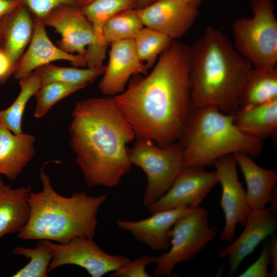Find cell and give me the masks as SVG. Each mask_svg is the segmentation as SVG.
Listing matches in <instances>:
<instances>
[{"label":"cell","mask_w":277,"mask_h":277,"mask_svg":"<svg viewBox=\"0 0 277 277\" xmlns=\"http://www.w3.org/2000/svg\"><path fill=\"white\" fill-rule=\"evenodd\" d=\"M45 26L52 27L61 35L57 47L64 51L76 53L85 57L92 43L93 31L91 23L81 8L73 5H60L41 18Z\"/></svg>","instance_id":"obj_13"},{"label":"cell","mask_w":277,"mask_h":277,"mask_svg":"<svg viewBox=\"0 0 277 277\" xmlns=\"http://www.w3.org/2000/svg\"><path fill=\"white\" fill-rule=\"evenodd\" d=\"M270 243V264L271 265V271L269 272V276H277V238L273 235Z\"/></svg>","instance_id":"obj_36"},{"label":"cell","mask_w":277,"mask_h":277,"mask_svg":"<svg viewBox=\"0 0 277 277\" xmlns=\"http://www.w3.org/2000/svg\"><path fill=\"white\" fill-rule=\"evenodd\" d=\"M23 2L22 0H0V28L7 16Z\"/></svg>","instance_id":"obj_34"},{"label":"cell","mask_w":277,"mask_h":277,"mask_svg":"<svg viewBox=\"0 0 277 277\" xmlns=\"http://www.w3.org/2000/svg\"><path fill=\"white\" fill-rule=\"evenodd\" d=\"M33 20L30 10L23 2L7 16L0 28V50L8 56L12 74L31 39Z\"/></svg>","instance_id":"obj_21"},{"label":"cell","mask_w":277,"mask_h":277,"mask_svg":"<svg viewBox=\"0 0 277 277\" xmlns=\"http://www.w3.org/2000/svg\"><path fill=\"white\" fill-rule=\"evenodd\" d=\"M237 127L246 134L263 140L277 134V100L244 108L231 114Z\"/></svg>","instance_id":"obj_23"},{"label":"cell","mask_w":277,"mask_h":277,"mask_svg":"<svg viewBox=\"0 0 277 277\" xmlns=\"http://www.w3.org/2000/svg\"><path fill=\"white\" fill-rule=\"evenodd\" d=\"M144 27L137 9L129 8L114 14L106 23L104 36L109 45L126 39H133Z\"/></svg>","instance_id":"obj_27"},{"label":"cell","mask_w":277,"mask_h":277,"mask_svg":"<svg viewBox=\"0 0 277 277\" xmlns=\"http://www.w3.org/2000/svg\"><path fill=\"white\" fill-rule=\"evenodd\" d=\"M35 17L42 18L56 7L64 4L78 6V0H22ZM79 7V6H78Z\"/></svg>","instance_id":"obj_32"},{"label":"cell","mask_w":277,"mask_h":277,"mask_svg":"<svg viewBox=\"0 0 277 277\" xmlns=\"http://www.w3.org/2000/svg\"><path fill=\"white\" fill-rule=\"evenodd\" d=\"M155 0H136L135 9H139L151 4Z\"/></svg>","instance_id":"obj_37"},{"label":"cell","mask_w":277,"mask_h":277,"mask_svg":"<svg viewBox=\"0 0 277 277\" xmlns=\"http://www.w3.org/2000/svg\"><path fill=\"white\" fill-rule=\"evenodd\" d=\"M277 100V66L253 68L242 90L239 108Z\"/></svg>","instance_id":"obj_24"},{"label":"cell","mask_w":277,"mask_h":277,"mask_svg":"<svg viewBox=\"0 0 277 277\" xmlns=\"http://www.w3.org/2000/svg\"><path fill=\"white\" fill-rule=\"evenodd\" d=\"M252 16L242 17L232 25V44L254 68L276 65L277 19L272 0H250Z\"/></svg>","instance_id":"obj_6"},{"label":"cell","mask_w":277,"mask_h":277,"mask_svg":"<svg viewBox=\"0 0 277 277\" xmlns=\"http://www.w3.org/2000/svg\"><path fill=\"white\" fill-rule=\"evenodd\" d=\"M69 132L76 164L89 187H114L131 170L127 145L136 136L113 96L77 102Z\"/></svg>","instance_id":"obj_2"},{"label":"cell","mask_w":277,"mask_h":277,"mask_svg":"<svg viewBox=\"0 0 277 277\" xmlns=\"http://www.w3.org/2000/svg\"><path fill=\"white\" fill-rule=\"evenodd\" d=\"M94 0H78V6L82 8Z\"/></svg>","instance_id":"obj_39"},{"label":"cell","mask_w":277,"mask_h":277,"mask_svg":"<svg viewBox=\"0 0 277 277\" xmlns=\"http://www.w3.org/2000/svg\"><path fill=\"white\" fill-rule=\"evenodd\" d=\"M41 167L42 190L31 192L30 214L23 229L17 233L23 240H47L65 244L76 237L93 239L97 224V213L107 199L106 194L91 196L85 191L70 196L58 193L48 175Z\"/></svg>","instance_id":"obj_4"},{"label":"cell","mask_w":277,"mask_h":277,"mask_svg":"<svg viewBox=\"0 0 277 277\" xmlns=\"http://www.w3.org/2000/svg\"><path fill=\"white\" fill-rule=\"evenodd\" d=\"M12 74L10 61L6 54L0 50V84H4Z\"/></svg>","instance_id":"obj_35"},{"label":"cell","mask_w":277,"mask_h":277,"mask_svg":"<svg viewBox=\"0 0 277 277\" xmlns=\"http://www.w3.org/2000/svg\"><path fill=\"white\" fill-rule=\"evenodd\" d=\"M105 66L81 69L57 66L49 63L34 70L41 79L42 85L60 82L71 85L87 86L103 74Z\"/></svg>","instance_id":"obj_26"},{"label":"cell","mask_w":277,"mask_h":277,"mask_svg":"<svg viewBox=\"0 0 277 277\" xmlns=\"http://www.w3.org/2000/svg\"><path fill=\"white\" fill-rule=\"evenodd\" d=\"M192 7L198 9L204 0H183Z\"/></svg>","instance_id":"obj_38"},{"label":"cell","mask_w":277,"mask_h":277,"mask_svg":"<svg viewBox=\"0 0 277 277\" xmlns=\"http://www.w3.org/2000/svg\"><path fill=\"white\" fill-rule=\"evenodd\" d=\"M192 108L211 106L231 114L239 107L253 67L223 32L208 26L190 46Z\"/></svg>","instance_id":"obj_3"},{"label":"cell","mask_w":277,"mask_h":277,"mask_svg":"<svg viewBox=\"0 0 277 277\" xmlns=\"http://www.w3.org/2000/svg\"><path fill=\"white\" fill-rule=\"evenodd\" d=\"M86 87L60 82L43 84L34 95L36 104L34 116L36 118L43 117L59 101Z\"/></svg>","instance_id":"obj_30"},{"label":"cell","mask_w":277,"mask_h":277,"mask_svg":"<svg viewBox=\"0 0 277 277\" xmlns=\"http://www.w3.org/2000/svg\"><path fill=\"white\" fill-rule=\"evenodd\" d=\"M46 241L53 253L49 272L63 265H73L83 268L92 277H102L130 261L123 255L107 253L92 238L76 237L65 244Z\"/></svg>","instance_id":"obj_9"},{"label":"cell","mask_w":277,"mask_h":277,"mask_svg":"<svg viewBox=\"0 0 277 277\" xmlns=\"http://www.w3.org/2000/svg\"><path fill=\"white\" fill-rule=\"evenodd\" d=\"M139 60L148 69L152 68L160 54L173 40L165 35L148 27H143L133 39Z\"/></svg>","instance_id":"obj_29"},{"label":"cell","mask_w":277,"mask_h":277,"mask_svg":"<svg viewBox=\"0 0 277 277\" xmlns=\"http://www.w3.org/2000/svg\"><path fill=\"white\" fill-rule=\"evenodd\" d=\"M110 45L108 62L98 85L102 94L107 96L122 93L132 76L145 75L148 70L138 57L133 39L121 41Z\"/></svg>","instance_id":"obj_14"},{"label":"cell","mask_w":277,"mask_h":277,"mask_svg":"<svg viewBox=\"0 0 277 277\" xmlns=\"http://www.w3.org/2000/svg\"><path fill=\"white\" fill-rule=\"evenodd\" d=\"M31 192L30 185L13 188L5 184L0 174V239L7 234L18 233L27 223Z\"/></svg>","instance_id":"obj_22"},{"label":"cell","mask_w":277,"mask_h":277,"mask_svg":"<svg viewBox=\"0 0 277 277\" xmlns=\"http://www.w3.org/2000/svg\"><path fill=\"white\" fill-rule=\"evenodd\" d=\"M213 164L222 188L220 205L225 217V225L220 239L231 242L234 238L236 225L244 227L249 211L245 191L238 177L237 164L233 155L221 157Z\"/></svg>","instance_id":"obj_10"},{"label":"cell","mask_w":277,"mask_h":277,"mask_svg":"<svg viewBox=\"0 0 277 277\" xmlns=\"http://www.w3.org/2000/svg\"><path fill=\"white\" fill-rule=\"evenodd\" d=\"M244 229L239 236L222 249L218 256L229 257L230 272L233 273L241 262L265 239L272 235L277 228L276 212L270 207L249 209Z\"/></svg>","instance_id":"obj_15"},{"label":"cell","mask_w":277,"mask_h":277,"mask_svg":"<svg viewBox=\"0 0 277 277\" xmlns=\"http://www.w3.org/2000/svg\"><path fill=\"white\" fill-rule=\"evenodd\" d=\"M135 138L128 153L132 164L146 175L143 203L148 207L168 191L183 169V147L180 141L160 146L153 141Z\"/></svg>","instance_id":"obj_7"},{"label":"cell","mask_w":277,"mask_h":277,"mask_svg":"<svg viewBox=\"0 0 277 277\" xmlns=\"http://www.w3.org/2000/svg\"><path fill=\"white\" fill-rule=\"evenodd\" d=\"M19 81L20 92L12 104L0 110V121L13 133H23L22 123L25 107L30 98L34 96L42 86L38 74L33 71Z\"/></svg>","instance_id":"obj_25"},{"label":"cell","mask_w":277,"mask_h":277,"mask_svg":"<svg viewBox=\"0 0 277 277\" xmlns=\"http://www.w3.org/2000/svg\"><path fill=\"white\" fill-rule=\"evenodd\" d=\"M270 264V243H264L258 259L246 270L240 274L239 277H268V265Z\"/></svg>","instance_id":"obj_33"},{"label":"cell","mask_w":277,"mask_h":277,"mask_svg":"<svg viewBox=\"0 0 277 277\" xmlns=\"http://www.w3.org/2000/svg\"><path fill=\"white\" fill-rule=\"evenodd\" d=\"M35 247L28 248L17 246L14 248L15 255H22L29 260V262L17 270L12 277H47L49 265L53 259L51 248L46 240H37Z\"/></svg>","instance_id":"obj_28"},{"label":"cell","mask_w":277,"mask_h":277,"mask_svg":"<svg viewBox=\"0 0 277 277\" xmlns=\"http://www.w3.org/2000/svg\"><path fill=\"white\" fill-rule=\"evenodd\" d=\"M179 141L183 147V169L209 166L221 157L236 153L255 157L263 148V140L243 133L231 114L211 106L192 108Z\"/></svg>","instance_id":"obj_5"},{"label":"cell","mask_w":277,"mask_h":277,"mask_svg":"<svg viewBox=\"0 0 277 277\" xmlns=\"http://www.w3.org/2000/svg\"><path fill=\"white\" fill-rule=\"evenodd\" d=\"M190 72V46L174 40L149 74L113 96L136 137L160 146L181 140L192 109Z\"/></svg>","instance_id":"obj_1"},{"label":"cell","mask_w":277,"mask_h":277,"mask_svg":"<svg viewBox=\"0 0 277 277\" xmlns=\"http://www.w3.org/2000/svg\"><path fill=\"white\" fill-rule=\"evenodd\" d=\"M135 4L136 0H94L81 8L93 31V41L87 47L85 56L88 68L104 66L109 46L104 36V28L108 19L122 10L135 8Z\"/></svg>","instance_id":"obj_18"},{"label":"cell","mask_w":277,"mask_h":277,"mask_svg":"<svg viewBox=\"0 0 277 277\" xmlns=\"http://www.w3.org/2000/svg\"><path fill=\"white\" fill-rule=\"evenodd\" d=\"M193 208L184 206L164 210L138 221L117 220V226L130 232L137 241L155 251L168 250L170 247L169 231L175 222Z\"/></svg>","instance_id":"obj_17"},{"label":"cell","mask_w":277,"mask_h":277,"mask_svg":"<svg viewBox=\"0 0 277 277\" xmlns=\"http://www.w3.org/2000/svg\"><path fill=\"white\" fill-rule=\"evenodd\" d=\"M137 10L144 26L173 41L183 37L192 28L199 15L198 9L183 0H155Z\"/></svg>","instance_id":"obj_12"},{"label":"cell","mask_w":277,"mask_h":277,"mask_svg":"<svg viewBox=\"0 0 277 277\" xmlns=\"http://www.w3.org/2000/svg\"><path fill=\"white\" fill-rule=\"evenodd\" d=\"M245 181V198L249 209H259L271 203L277 183L276 171L258 165L248 155L233 154Z\"/></svg>","instance_id":"obj_20"},{"label":"cell","mask_w":277,"mask_h":277,"mask_svg":"<svg viewBox=\"0 0 277 277\" xmlns=\"http://www.w3.org/2000/svg\"><path fill=\"white\" fill-rule=\"evenodd\" d=\"M35 138L13 133L0 121V174L14 181L35 154Z\"/></svg>","instance_id":"obj_19"},{"label":"cell","mask_w":277,"mask_h":277,"mask_svg":"<svg viewBox=\"0 0 277 277\" xmlns=\"http://www.w3.org/2000/svg\"><path fill=\"white\" fill-rule=\"evenodd\" d=\"M45 26L41 18L34 19L33 32L29 46L19 58L13 73L17 80L36 68L55 61H67L75 67L87 66L85 57L66 52L56 46L49 38Z\"/></svg>","instance_id":"obj_16"},{"label":"cell","mask_w":277,"mask_h":277,"mask_svg":"<svg viewBox=\"0 0 277 277\" xmlns=\"http://www.w3.org/2000/svg\"><path fill=\"white\" fill-rule=\"evenodd\" d=\"M156 256L144 255L122 265L109 274L110 277H150L146 267L155 263Z\"/></svg>","instance_id":"obj_31"},{"label":"cell","mask_w":277,"mask_h":277,"mask_svg":"<svg viewBox=\"0 0 277 277\" xmlns=\"http://www.w3.org/2000/svg\"><path fill=\"white\" fill-rule=\"evenodd\" d=\"M216 234L207 210L200 206L180 217L169 231L170 247L156 256L153 275L171 276L176 265L192 260Z\"/></svg>","instance_id":"obj_8"},{"label":"cell","mask_w":277,"mask_h":277,"mask_svg":"<svg viewBox=\"0 0 277 277\" xmlns=\"http://www.w3.org/2000/svg\"><path fill=\"white\" fill-rule=\"evenodd\" d=\"M217 183L215 170L202 166L184 168L168 191L148 209L153 213L184 206L196 208Z\"/></svg>","instance_id":"obj_11"}]
</instances>
